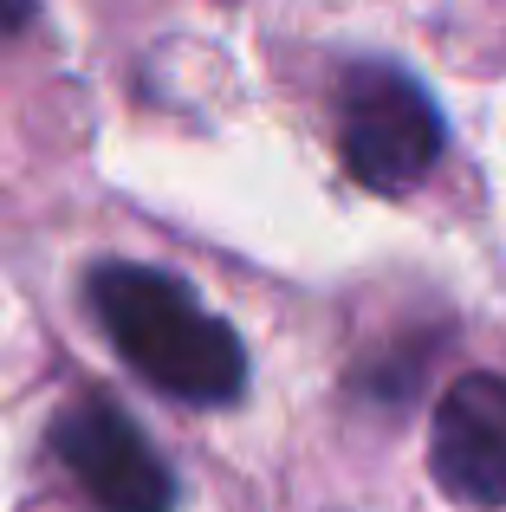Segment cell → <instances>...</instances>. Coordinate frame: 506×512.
<instances>
[{"label": "cell", "instance_id": "5b68a950", "mask_svg": "<svg viewBox=\"0 0 506 512\" xmlns=\"http://www.w3.org/2000/svg\"><path fill=\"white\" fill-rule=\"evenodd\" d=\"M33 13H39V0H0V39L20 33V26L33 20Z\"/></svg>", "mask_w": 506, "mask_h": 512}, {"label": "cell", "instance_id": "6da1fadb", "mask_svg": "<svg viewBox=\"0 0 506 512\" xmlns=\"http://www.w3.org/2000/svg\"><path fill=\"white\" fill-rule=\"evenodd\" d=\"M91 312L130 370L169 389L176 402H234L247 389V350L234 325L202 312L195 292L156 266H98Z\"/></svg>", "mask_w": 506, "mask_h": 512}, {"label": "cell", "instance_id": "7a4b0ae2", "mask_svg": "<svg viewBox=\"0 0 506 512\" xmlns=\"http://www.w3.org/2000/svg\"><path fill=\"white\" fill-rule=\"evenodd\" d=\"M338 143L357 182L396 195V188L422 182L442 156V111L416 78L390 72V65H357L338 98Z\"/></svg>", "mask_w": 506, "mask_h": 512}, {"label": "cell", "instance_id": "3957f363", "mask_svg": "<svg viewBox=\"0 0 506 512\" xmlns=\"http://www.w3.org/2000/svg\"><path fill=\"white\" fill-rule=\"evenodd\" d=\"M52 448H59L72 480L104 512H169L176 506V474L163 467V454L143 441V428L117 402H104V396L72 402L52 422Z\"/></svg>", "mask_w": 506, "mask_h": 512}, {"label": "cell", "instance_id": "277c9868", "mask_svg": "<svg viewBox=\"0 0 506 512\" xmlns=\"http://www.w3.org/2000/svg\"><path fill=\"white\" fill-rule=\"evenodd\" d=\"M429 467L448 500L481 512L506 506V376L481 370L448 383L429 428Z\"/></svg>", "mask_w": 506, "mask_h": 512}]
</instances>
